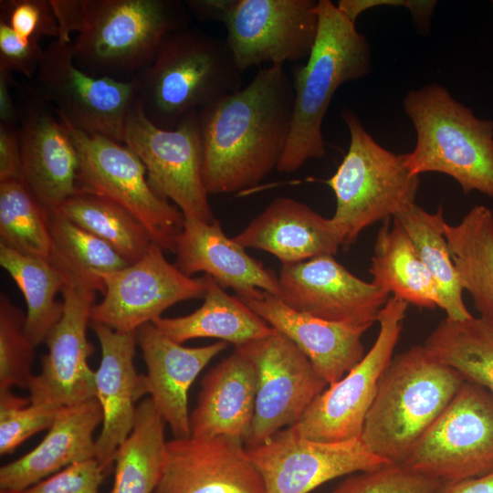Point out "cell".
<instances>
[{
	"label": "cell",
	"mask_w": 493,
	"mask_h": 493,
	"mask_svg": "<svg viewBox=\"0 0 493 493\" xmlns=\"http://www.w3.org/2000/svg\"><path fill=\"white\" fill-rule=\"evenodd\" d=\"M51 248L48 260L66 284L105 292L102 274L129 265L109 244L84 230L57 209L48 211Z\"/></svg>",
	"instance_id": "31"
},
{
	"label": "cell",
	"mask_w": 493,
	"mask_h": 493,
	"mask_svg": "<svg viewBox=\"0 0 493 493\" xmlns=\"http://www.w3.org/2000/svg\"><path fill=\"white\" fill-rule=\"evenodd\" d=\"M237 298L294 342L328 385L341 380L365 354L362 337L368 326L326 320L298 311L260 289Z\"/></svg>",
	"instance_id": "21"
},
{
	"label": "cell",
	"mask_w": 493,
	"mask_h": 493,
	"mask_svg": "<svg viewBox=\"0 0 493 493\" xmlns=\"http://www.w3.org/2000/svg\"><path fill=\"white\" fill-rule=\"evenodd\" d=\"M0 493H16V491L0 490Z\"/></svg>",
	"instance_id": "49"
},
{
	"label": "cell",
	"mask_w": 493,
	"mask_h": 493,
	"mask_svg": "<svg viewBox=\"0 0 493 493\" xmlns=\"http://www.w3.org/2000/svg\"><path fill=\"white\" fill-rule=\"evenodd\" d=\"M246 451L266 493H309L339 477L390 464L372 453L361 437L321 442L300 436L291 426Z\"/></svg>",
	"instance_id": "15"
},
{
	"label": "cell",
	"mask_w": 493,
	"mask_h": 493,
	"mask_svg": "<svg viewBox=\"0 0 493 493\" xmlns=\"http://www.w3.org/2000/svg\"><path fill=\"white\" fill-rule=\"evenodd\" d=\"M319 28L307 61L292 70L295 94L290 133L277 170L292 173L325 156L322 121L340 86L366 77L372 53L366 37L330 0L317 3Z\"/></svg>",
	"instance_id": "2"
},
{
	"label": "cell",
	"mask_w": 493,
	"mask_h": 493,
	"mask_svg": "<svg viewBox=\"0 0 493 493\" xmlns=\"http://www.w3.org/2000/svg\"><path fill=\"white\" fill-rule=\"evenodd\" d=\"M424 346L439 362L453 368L465 381L493 395V321L483 317L463 320L444 319Z\"/></svg>",
	"instance_id": "35"
},
{
	"label": "cell",
	"mask_w": 493,
	"mask_h": 493,
	"mask_svg": "<svg viewBox=\"0 0 493 493\" xmlns=\"http://www.w3.org/2000/svg\"><path fill=\"white\" fill-rule=\"evenodd\" d=\"M491 3H492V5H493V1H491Z\"/></svg>",
	"instance_id": "50"
},
{
	"label": "cell",
	"mask_w": 493,
	"mask_h": 493,
	"mask_svg": "<svg viewBox=\"0 0 493 493\" xmlns=\"http://www.w3.org/2000/svg\"><path fill=\"white\" fill-rule=\"evenodd\" d=\"M445 235L464 290L477 309L493 321V212L473 206L456 225L445 224Z\"/></svg>",
	"instance_id": "30"
},
{
	"label": "cell",
	"mask_w": 493,
	"mask_h": 493,
	"mask_svg": "<svg viewBox=\"0 0 493 493\" xmlns=\"http://www.w3.org/2000/svg\"><path fill=\"white\" fill-rule=\"evenodd\" d=\"M44 53L39 42L19 37L0 20V69L35 78Z\"/></svg>",
	"instance_id": "43"
},
{
	"label": "cell",
	"mask_w": 493,
	"mask_h": 493,
	"mask_svg": "<svg viewBox=\"0 0 493 493\" xmlns=\"http://www.w3.org/2000/svg\"><path fill=\"white\" fill-rule=\"evenodd\" d=\"M26 314L0 294V391L28 389L35 345L25 330Z\"/></svg>",
	"instance_id": "38"
},
{
	"label": "cell",
	"mask_w": 493,
	"mask_h": 493,
	"mask_svg": "<svg viewBox=\"0 0 493 493\" xmlns=\"http://www.w3.org/2000/svg\"><path fill=\"white\" fill-rule=\"evenodd\" d=\"M124 143L144 164L148 183L159 197L172 200L184 216L215 220L202 179L197 112L176 129L163 130L146 118L137 100L128 117Z\"/></svg>",
	"instance_id": "12"
},
{
	"label": "cell",
	"mask_w": 493,
	"mask_h": 493,
	"mask_svg": "<svg viewBox=\"0 0 493 493\" xmlns=\"http://www.w3.org/2000/svg\"><path fill=\"white\" fill-rule=\"evenodd\" d=\"M294 100L291 77L281 66H268L244 89L197 112L201 173L208 194L254 187L278 168Z\"/></svg>",
	"instance_id": "1"
},
{
	"label": "cell",
	"mask_w": 493,
	"mask_h": 493,
	"mask_svg": "<svg viewBox=\"0 0 493 493\" xmlns=\"http://www.w3.org/2000/svg\"><path fill=\"white\" fill-rule=\"evenodd\" d=\"M317 3L234 0L223 23L240 72L263 63L283 67L308 58L319 28Z\"/></svg>",
	"instance_id": "14"
},
{
	"label": "cell",
	"mask_w": 493,
	"mask_h": 493,
	"mask_svg": "<svg viewBox=\"0 0 493 493\" xmlns=\"http://www.w3.org/2000/svg\"><path fill=\"white\" fill-rule=\"evenodd\" d=\"M192 16L200 21L224 22L234 0H186Z\"/></svg>",
	"instance_id": "47"
},
{
	"label": "cell",
	"mask_w": 493,
	"mask_h": 493,
	"mask_svg": "<svg viewBox=\"0 0 493 493\" xmlns=\"http://www.w3.org/2000/svg\"><path fill=\"white\" fill-rule=\"evenodd\" d=\"M153 493H266L244 442L219 435L167 441Z\"/></svg>",
	"instance_id": "20"
},
{
	"label": "cell",
	"mask_w": 493,
	"mask_h": 493,
	"mask_svg": "<svg viewBox=\"0 0 493 493\" xmlns=\"http://www.w3.org/2000/svg\"><path fill=\"white\" fill-rule=\"evenodd\" d=\"M13 73L0 69V123L18 126L21 110L13 96Z\"/></svg>",
	"instance_id": "46"
},
{
	"label": "cell",
	"mask_w": 493,
	"mask_h": 493,
	"mask_svg": "<svg viewBox=\"0 0 493 493\" xmlns=\"http://www.w3.org/2000/svg\"><path fill=\"white\" fill-rule=\"evenodd\" d=\"M349 133L347 153L325 183L332 189L336 209L331 220L342 246L348 248L362 230L393 218L415 203L420 178L410 173L404 154L381 146L350 109L341 112Z\"/></svg>",
	"instance_id": "7"
},
{
	"label": "cell",
	"mask_w": 493,
	"mask_h": 493,
	"mask_svg": "<svg viewBox=\"0 0 493 493\" xmlns=\"http://www.w3.org/2000/svg\"><path fill=\"white\" fill-rule=\"evenodd\" d=\"M0 20L28 40L57 39L59 33L50 0H1Z\"/></svg>",
	"instance_id": "41"
},
{
	"label": "cell",
	"mask_w": 493,
	"mask_h": 493,
	"mask_svg": "<svg viewBox=\"0 0 493 493\" xmlns=\"http://www.w3.org/2000/svg\"><path fill=\"white\" fill-rule=\"evenodd\" d=\"M48 211L23 180L0 182V244L48 258Z\"/></svg>",
	"instance_id": "37"
},
{
	"label": "cell",
	"mask_w": 493,
	"mask_h": 493,
	"mask_svg": "<svg viewBox=\"0 0 493 493\" xmlns=\"http://www.w3.org/2000/svg\"><path fill=\"white\" fill-rule=\"evenodd\" d=\"M369 272L374 285L408 305L438 307L435 282L410 237L394 218L383 222L377 233Z\"/></svg>",
	"instance_id": "29"
},
{
	"label": "cell",
	"mask_w": 493,
	"mask_h": 493,
	"mask_svg": "<svg viewBox=\"0 0 493 493\" xmlns=\"http://www.w3.org/2000/svg\"><path fill=\"white\" fill-rule=\"evenodd\" d=\"M61 293L63 313L44 341L47 353L27 389L31 403L58 409L96 397L95 372L88 362L94 348L87 338L95 292L66 284Z\"/></svg>",
	"instance_id": "17"
},
{
	"label": "cell",
	"mask_w": 493,
	"mask_h": 493,
	"mask_svg": "<svg viewBox=\"0 0 493 493\" xmlns=\"http://www.w3.org/2000/svg\"><path fill=\"white\" fill-rule=\"evenodd\" d=\"M23 180L19 126L0 123V182Z\"/></svg>",
	"instance_id": "45"
},
{
	"label": "cell",
	"mask_w": 493,
	"mask_h": 493,
	"mask_svg": "<svg viewBox=\"0 0 493 493\" xmlns=\"http://www.w3.org/2000/svg\"><path fill=\"white\" fill-rule=\"evenodd\" d=\"M152 244L144 256L125 267L102 274L103 299L91 310L90 322L121 332L136 331L183 300L204 298V276L184 275Z\"/></svg>",
	"instance_id": "16"
},
{
	"label": "cell",
	"mask_w": 493,
	"mask_h": 493,
	"mask_svg": "<svg viewBox=\"0 0 493 493\" xmlns=\"http://www.w3.org/2000/svg\"><path fill=\"white\" fill-rule=\"evenodd\" d=\"M245 249L226 236L216 219L208 223L184 216L175 239L174 265L188 277L205 272L223 288H231L237 297L256 289L279 297L278 277Z\"/></svg>",
	"instance_id": "24"
},
{
	"label": "cell",
	"mask_w": 493,
	"mask_h": 493,
	"mask_svg": "<svg viewBox=\"0 0 493 493\" xmlns=\"http://www.w3.org/2000/svg\"><path fill=\"white\" fill-rule=\"evenodd\" d=\"M407 308L405 301L389 298L379 312L380 329L371 349L341 380L328 385L291 426L300 436L321 442L361 436L379 381L393 357Z\"/></svg>",
	"instance_id": "11"
},
{
	"label": "cell",
	"mask_w": 493,
	"mask_h": 493,
	"mask_svg": "<svg viewBox=\"0 0 493 493\" xmlns=\"http://www.w3.org/2000/svg\"><path fill=\"white\" fill-rule=\"evenodd\" d=\"M464 383L460 373L424 345L396 354L379 381L362 441L376 456L402 464Z\"/></svg>",
	"instance_id": "4"
},
{
	"label": "cell",
	"mask_w": 493,
	"mask_h": 493,
	"mask_svg": "<svg viewBox=\"0 0 493 493\" xmlns=\"http://www.w3.org/2000/svg\"><path fill=\"white\" fill-rule=\"evenodd\" d=\"M33 86L72 126L124 142L129 114L138 100L136 79L89 74L74 62L71 43L53 40L45 49Z\"/></svg>",
	"instance_id": "10"
},
{
	"label": "cell",
	"mask_w": 493,
	"mask_h": 493,
	"mask_svg": "<svg viewBox=\"0 0 493 493\" xmlns=\"http://www.w3.org/2000/svg\"><path fill=\"white\" fill-rule=\"evenodd\" d=\"M444 482L404 464L355 473L329 493H438Z\"/></svg>",
	"instance_id": "40"
},
{
	"label": "cell",
	"mask_w": 493,
	"mask_h": 493,
	"mask_svg": "<svg viewBox=\"0 0 493 493\" xmlns=\"http://www.w3.org/2000/svg\"><path fill=\"white\" fill-rule=\"evenodd\" d=\"M241 74L226 39L184 28L164 38L136 78L138 100L153 125L174 130L190 115L239 90Z\"/></svg>",
	"instance_id": "3"
},
{
	"label": "cell",
	"mask_w": 493,
	"mask_h": 493,
	"mask_svg": "<svg viewBox=\"0 0 493 493\" xmlns=\"http://www.w3.org/2000/svg\"><path fill=\"white\" fill-rule=\"evenodd\" d=\"M204 278L206 291L199 309L185 316L159 317L152 321L165 336L180 344L197 338H215L236 347L274 331V328L239 298L227 294L212 277Z\"/></svg>",
	"instance_id": "28"
},
{
	"label": "cell",
	"mask_w": 493,
	"mask_h": 493,
	"mask_svg": "<svg viewBox=\"0 0 493 493\" xmlns=\"http://www.w3.org/2000/svg\"><path fill=\"white\" fill-rule=\"evenodd\" d=\"M57 114L78 152V189L120 205L142 223L154 244L174 253L175 239L182 231L184 216L152 191L146 168L138 155L124 142L83 132Z\"/></svg>",
	"instance_id": "8"
},
{
	"label": "cell",
	"mask_w": 493,
	"mask_h": 493,
	"mask_svg": "<svg viewBox=\"0 0 493 493\" xmlns=\"http://www.w3.org/2000/svg\"><path fill=\"white\" fill-rule=\"evenodd\" d=\"M257 381L254 364L235 347L201 381L197 404L190 414L191 436L225 435L245 444L252 428Z\"/></svg>",
	"instance_id": "27"
},
{
	"label": "cell",
	"mask_w": 493,
	"mask_h": 493,
	"mask_svg": "<svg viewBox=\"0 0 493 493\" xmlns=\"http://www.w3.org/2000/svg\"><path fill=\"white\" fill-rule=\"evenodd\" d=\"M402 464L444 483L493 472V395L465 381Z\"/></svg>",
	"instance_id": "9"
},
{
	"label": "cell",
	"mask_w": 493,
	"mask_h": 493,
	"mask_svg": "<svg viewBox=\"0 0 493 493\" xmlns=\"http://www.w3.org/2000/svg\"><path fill=\"white\" fill-rule=\"evenodd\" d=\"M257 371L255 414L246 448L297 424L327 386L308 357L281 332L236 346Z\"/></svg>",
	"instance_id": "13"
},
{
	"label": "cell",
	"mask_w": 493,
	"mask_h": 493,
	"mask_svg": "<svg viewBox=\"0 0 493 493\" xmlns=\"http://www.w3.org/2000/svg\"><path fill=\"white\" fill-rule=\"evenodd\" d=\"M59 409L31 403L29 397L17 396L11 390L0 391V455L13 452L30 436L48 429Z\"/></svg>",
	"instance_id": "39"
},
{
	"label": "cell",
	"mask_w": 493,
	"mask_h": 493,
	"mask_svg": "<svg viewBox=\"0 0 493 493\" xmlns=\"http://www.w3.org/2000/svg\"><path fill=\"white\" fill-rule=\"evenodd\" d=\"M403 107L416 132L414 148L404 153L410 173H444L465 194L493 198V120L477 117L435 83L408 90Z\"/></svg>",
	"instance_id": "6"
},
{
	"label": "cell",
	"mask_w": 493,
	"mask_h": 493,
	"mask_svg": "<svg viewBox=\"0 0 493 493\" xmlns=\"http://www.w3.org/2000/svg\"><path fill=\"white\" fill-rule=\"evenodd\" d=\"M164 423L151 398L137 405L132 430L114 456L110 493L154 492L166 457Z\"/></svg>",
	"instance_id": "33"
},
{
	"label": "cell",
	"mask_w": 493,
	"mask_h": 493,
	"mask_svg": "<svg viewBox=\"0 0 493 493\" xmlns=\"http://www.w3.org/2000/svg\"><path fill=\"white\" fill-rule=\"evenodd\" d=\"M90 326L101 348L95 381L103 420L96 439L95 458L108 472L117 449L132 430L135 404L148 392L144 375L137 373L133 363L136 331L121 332L96 322H90Z\"/></svg>",
	"instance_id": "22"
},
{
	"label": "cell",
	"mask_w": 493,
	"mask_h": 493,
	"mask_svg": "<svg viewBox=\"0 0 493 493\" xmlns=\"http://www.w3.org/2000/svg\"><path fill=\"white\" fill-rule=\"evenodd\" d=\"M438 493H493V472L482 477L444 483Z\"/></svg>",
	"instance_id": "48"
},
{
	"label": "cell",
	"mask_w": 493,
	"mask_h": 493,
	"mask_svg": "<svg viewBox=\"0 0 493 493\" xmlns=\"http://www.w3.org/2000/svg\"><path fill=\"white\" fill-rule=\"evenodd\" d=\"M23 181L48 209L78 191L79 155L54 107L31 84L19 89Z\"/></svg>",
	"instance_id": "19"
},
{
	"label": "cell",
	"mask_w": 493,
	"mask_h": 493,
	"mask_svg": "<svg viewBox=\"0 0 493 493\" xmlns=\"http://www.w3.org/2000/svg\"><path fill=\"white\" fill-rule=\"evenodd\" d=\"M244 248L267 251L282 264L338 253L341 236L331 218L288 197L274 199L247 226L232 237Z\"/></svg>",
	"instance_id": "25"
},
{
	"label": "cell",
	"mask_w": 493,
	"mask_h": 493,
	"mask_svg": "<svg viewBox=\"0 0 493 493\" xmlns=\"http://www.w3.org/2000/svg\"><path fill=\"white\" fill-rule=\"evenodd\" d=\"M107 471L93 457L74 463L16 493H100Z\"/></svg>",
	"instance_id": "42"
},
{
	"label": "cell",
	"mask_w": 493,
	"mask_h": 493,
	"mask_svg": "<svg viewBox=\"0 0 493 493\" xmlns=\"http://www.w3.org/2000/svg\"><path fill=\"white\" fill-rule=\"evenodd\" d=\"M393 218L406 232L429 271L436 287L438 307L445 310L446 318L454 320L471 318L463 300L464 288L445 235L446 221L442 207L429 213L414 203Z\"/></svg>",
	"instance_id": "32"
},
{
	"label": "cell",
	"mask_w": 493,
	"mask_h": 493,
	"mask_svg": "<svg viewBox=\"0 0 493 493\" xmlns=\"http://www.w3.org/2000/svg\"><path fill=\"white\" fill-rule=\"evenodd\" d=\"M191 18L179 0H79L74 62L94 76L134 79L164 38L189 27Z\"/></svg>",
	"instance_id": "5"
},
{
	"label": "cell",
	"mask_w": 493,
	"mask_h": 493,
	"mask_svg": "<svg viewBox=\"0 0 493 493\" xmlns=\"http://www.w3.org/2000/svg\"><path fill=\"white\" fill-rule=\"evenodd\" d=\"M102 420L97 397L60 408L33 450L1 467L0 490L22 491L74 463L95 457L93 434Z\"/></svg>",
	"instance_id": "26"
},
{
	"label": "cell",
	"mask_w": 493,
	"mask_h": 493,
	"mask_svg": "<svg viewBox=\"0 0 493 493\" xmlns=\"http://www.w3.org/2000/svg\"><path fill=\"white\" fill-rule=\"evenodd\" d=\"M280 296L288 307L317 318L371 327L390 294L364 281L323 255L305 261L282 264Z\"/></svg>",
	"instance_id": "18"
},
{
	"label": "cell",
	"mask_w": 493,
	"mask_h": 493,
	"mask_svg": "<svg viewBox=\"0 0 493 493\" xmlns=\"http://www.w3.org/2000/svg\"><path fill=\"white\" fill-rule=\"evenodd\" d=\"M0 265L21 290L26 304L25 330L35 346L45 341L63 313L56 299L66 285L62 274L45 257L0 244Z\"/></svg>",
	"instance_id": "34"
},
{
	"label": "cell",
	"mask_w": 493,
	"mask_h": 493,
	"mask_svg": "<svg viewBox=\"0 0 493 493\" xmlns=\"http://www.w3.org/2000/svg\"><path fill=\"white\" fill-rule=\"evenodd\" d=\"M57 210L105 241L129 264L142 258L153 244L150 233L137 217L99 194L78 189Z\"/></svg>",
	"instance_id": "36"
},
{
	"label": "cell",
	"mask_w": 493,
	"mask_h": 493,
	"mask_svg": "<svg viewBox=\"0 0 493 493\" xmlns=\"http://www.w3.org/2000/svg\"><path fill=\"white\" fill-rule=\"evenodd\" d=\"M437 2L435 0H340L338 9L352 23L362 13L376 6H400L410 11L413 23L423 35L428 34Z\"/></svg>",
	"instance_id": "44"
},
{
	"label": "cell",
	"mask_w": 493,
	"mask_h": 493,
	"mask_svg": "<svg viewBox=\"0 0 493 493\" xmlns=\"http://www.w3.org/2000/svg\"><path fill=\"white\" fill-rule=\"evenodd\" d=\"M136 336L147 368V392L156 411L169 425L174 438L190 436L189 389L227 342L184 347L165 336L152 322L140 327Z\"/></svg>",
	"instance_id": "23"
}]
</instances>
